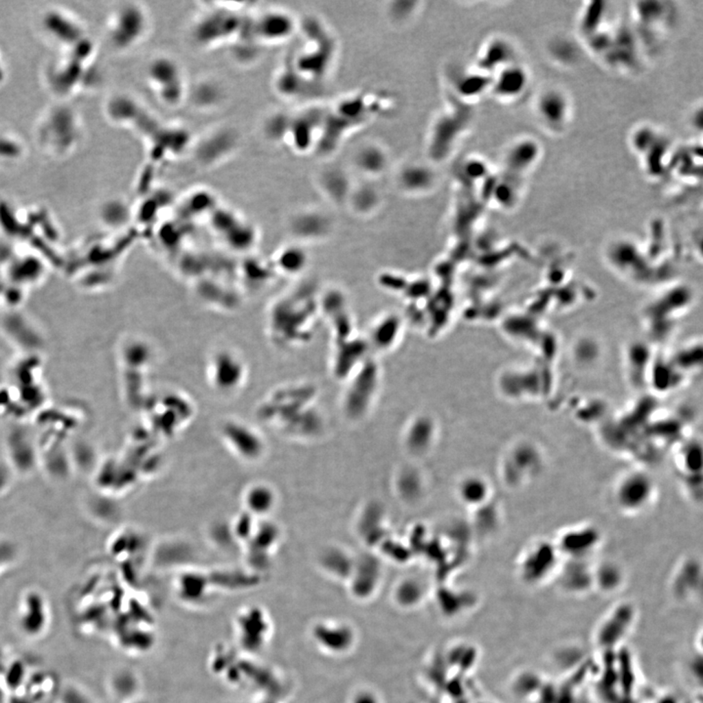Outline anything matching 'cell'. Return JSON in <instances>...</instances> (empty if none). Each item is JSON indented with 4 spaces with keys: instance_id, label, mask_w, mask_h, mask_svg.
Masks as SVG:
<instances>
[{
    "instance_id": "obj_1",
    "label": "cell",
    "mask_w": 703,
    "mask_h": 703,
    "mask_svg": "<svg viewBox=\"0 0 703 703\" xmlns=\"http://www.w3.org/2000/svg\"><path fill=\"white\" fill-rule=\"evenodd\" d=\"M273 621L265 610L247 607L238 612L234 621V634L241 651L249 654L261 653L273 638Z\"/></svg>"
},
{
    "instance_id": "obj_2",
    "label": "cell",
    "mask_w": 703,
    "mask_h": 703,
    "mask_svg": "<svg viewBox=\"0 0 703 703\" xmlns=\"http://www.w3.org/2000/svg\"><path fill=\"white\" fill-rule=\"evenodd\" d=\"M533 113L543 129L554 134L563 133L574 113L570 95L560 87L543 88L533 102Z\"/></svg>"
},
{
    "instance_id": "obj_3",
    "label": "cell",
    "mask_w": 703,
    "mask_h": 703,
    "mask_svg": "<svg viewBox=\"0 0 703 703\" xmlns=\"http://www.w3.org/2000/svg\"><path fill=\"white\" fill-rule=\"evenodd\" d=\"M16 628L25 640L31 642L44 639L52 628V612L48 603L36 593H29L21 599L15 616Z\"/></svg>"
},
{
    "instance_id": "obj_4",
    "label": "cell",
    "mask_w": 703,
    "mask_h": 703,
    "mask_svg": "<svg viewBox=\"0 0 703 703\" xmlns=\"http://www.w3.org/2000/svg\"><path fill=\"white\" fill-rule=\"evenodd\" d=\"M458 101V100H457ZM452 113H445L436 122L431 138V153L436 159H444L451 150L456 138L470 126L473 111L471 105L459 101V106L452 109Z\"/></svg>"
},
{
    "instance_id": "obj_5",
    "label": "cell",
    "mask_w": 703,
    "mask_h": 703,
    "mask_svg": "<svg viewBox=\"0 0 703 703\" xmlns=\"http://www.w3.org/2000/svg\"><path fill=\"white\" fill-rule=\"evenodd\" d=\"M530 69L522 62L513 63L493 76L491 96L501 103H516L526 96L531 87Z\"/></svg>"
},
{
    "instance_id": "obj_6",
    "label": "cell",
    "mask_w": 703,
    "mask_h": 703,
    "mask_svg": "<svg viewBox=\"0 0 703 703\" xmlns=\"http://www.w3.org/2000/svg\"><path fill=\"white\" fill-rule=\"evenodd\" d=\"M542 155V145L537 138L519 137L506 148L503 154L502 171L524 180L526 175L537 168Z\"/></svg>"
},
{
    "instance_id": "obj_7",
    "label": "cell",
    "mask_w": 703,
    "mask_h": 703,
    "mask_svg": "<svg viewBox=\"0 0 703 703\" xmlns=\"http://www.w3.org/2000/svg\"><path fill=\"white\" fill-rule=\"evenodd\" d=\"M148 78L164 103L176 105L185 94L184 81L179 66L172 60L159 58L148 67Z\"/></svg>"
},
{
    "instance_id": "obj_8",
    "label": "cell",
    "mask_w": 703,
    "mask_h": 703,
    "mask_svg": "<svg viewBox=\"0 0 703 703\" xmlns=\"http://www.w3.org/2000/svg\"><path fill=\"white\" fill-rule=\"evenodd\" d=\"M654 482L643 473H629L618 482L616 501L624 511L635 513L646 509L653 500Z\"/></svg>"
},
{
    "instance_id": "obj_9",
    "label": "cell",
    "mask_w": 703,
    "mask_h": 703,
    "mask_svg": "<svg viewBox=\"0 0 703 703\" xmlns=\"http://www.w3.org/2000/svg\"><path fill=\"white\" fill-rule=\"evenodd\" d=\"M59 687L54 673L37 665L24 684L8 695V703H47L54 700Z\"/></svg>"
},
{
    "instance_id": "obj_10",
    "label": "cell",
    "mask_w": 703,
    "mask_h": 703,
    "mask_svg": "<svg viewBox=\"0 0 703 703\" xmlns=\"http://www.w3.org/2000/svg\"><path fill=\"white\" fill-rule=\"evenodd\" d=\"M520 61L516 45L506 36H495L484 41L476 56L475 68L493 76L498 71Z\"/></svg>"
},
{
    "instance_id": "obj_11",
    "label": "cell",
    "mask_w": 703,
    "mask_h": 703,
    "mask_svg": "<svg viewBox=\"0 0 703 703\" xmlns=\"http://www.w3.org/2000/svg\"><path fill=\"white\" fill-rule=\"evenodd\" d=\"M559 554L560 552L556 544L553 545L543 540L533 543L524 550L522 557V572L524 577H531L530 580H537V577L548 574L553 568H555Z\"/></svg>"
},
{
    "instance_id": "obj_12",
    "label": "cell",
    "mask_w": 703,
    "mask_h": 703,
    "mask_svg": "<svg viewBox=\"0 0 703 703\" xmlns=\"http://www.w3.org/2000/svg\"><path fill=\"white\" fill-rule=\"evenodd\" d=\"M454 98L471 105V101L489 93L493 76L480 69H457L451 76Z\"/></svg>"
},
{
    "instance_id": "obj_13",
    "label": "cell",
    "mask_w": 703,
    "mask_h": 703,
    "mask_svg": "<svg viewBox=\"0 0 703 703\" xmlns=\"http://www.w3.org/2000/svg\"><path fill=\"white\" fill-rule=\"evenodd\" d=\"M312 635L320 648L334 654L349 651L355 641V634L350 626L328 621L317 623Z\"/></svg>"
},
{
    "instance_id": "obj_14",
    "label": "cell",
    "mask_w": 703,
    "mask_h": 703,
    "mask_svg": "<svg viewBox=\"0 0 703 703\" xmlns=\"http://www.w3.org/2000/svg\"><path fill=\"white\" fill-rule=\"evenodd\" d=\"M397 183L401 191L407 194H425L435 187L437 175L428 164L410 162L397 174Z\"/></svg>"
},
{
    "instance_id": "obj_15",
    "label": "cell",
    "mask_w": 703,
    "mask_h": 703,
    "mask_svg": "<svg viewBox=\"0 0 703 703\" xmlns=\"http://www.w3.org/2000/svg\"><path fill=\"white\" fill-rule=\"evenodd\" d=\"M598 542L597 531L589 528H577L566 531L556 546L560 553L561 552L574 560L581 561L595 551Z\"/></svg>"
},
{
    "instance_id": "obj_16",
    "label": "cell",
    "mask_w": 703,
    "mask_h": 703,
    "mask_svg": "<svg viewBox=\"0 0 703 703\" xmlns=\"http://www.w3.org/2000/svg\"><path fill=\"white\" fill-rule=\"evenodd\" d=\"M354 164L359 172L368 177H377L387 170L390 157L387 150L378 144L361 146L354 157Z\"/></svg>"
},
{
    "instance_id": "obj_17",
    "label": "cell",
    "mask_w": 703,
    "mask_h": 703,
    "mask_svg": "<svg viewBox=\"0 0 703 703\" xmlns=\"http://www.w3.org/2000/svg\"><path fill=\"white\" fill-rule=\"evenodd\" d=\"M667 2H639L634 8L636 20L640 27L649 31L667 27L670 25L673 9L668 7Z\"/></svg>"
},
{
    "instance_id": "obj_18",
    "label": "cell",
    "mask_w": 703,
    "mask_h": 703,
    "mask_svg": "<svg viewBox=\"0 0 703 703\" xmlns=\"http://www.w3.org/2000/svg\"><path fill=\"white\" fill-rule=\"evenodd\" d=\"M260 34L269 41H284L291 36L295 23L287 14L274 13L265 15L259 24Z\"/></svg>"
},
{
    "instance_id": "obj_19",
    "label": "cell",
    "mask_w": 703,
    "mask_h": 703,
    "mask_svg": "<svg viewBox=\"0 0 703 703\" xmlns=\"http://www.w3.org/2000/svg\"><path fill=\"white\" fill-rule=\"evenodd\" d=\"M322 186L329 198L338 203L347 201L351 194L353 186L344 171L340 169H331L326 171L322 177Z\"/></svg>"
},
{
    "instance_id": "obj_20",
    "label": "cell",
    "mask_w": 703,
    "mask_h": 703,
    "mask_svg": "<svg viewBox=\"0 0 703 703\" xmlns=\"http://www.w3.org/2000/svg\"><path fill=\"white\" fill-rule=\"evenodd\" d=\"M459 179L469 184L481 182L484 184L493 173L486 159L480 157H470L461 162L458 168Z\"/></svg>"
},
{
    "instance_id": "obj_21",
    "label": "cell",
    "mask_w": 703,
    "mask_h": 703,
    "mask_svg": "<svg viewBox=\"0 0 703 703\" xmlns=\"http://www.w3.org/2000/svg\"><path fill=\"white\" fill-rule=\"evenodd\" d=\"M348 203H351L349 204L353 205L354 210L366 213L372 210L373 208H377V204L379 203V194H378L377 190L371 186L363 185L358 188L353 187Z\"/></svg>"
},
{
    "instance_id": "obj_22",
    "label": "cell",
    "mask_w": 703,
    "mask_h": 703,
    "mask_svg": "<svg viewBox=\"0 0 703 703\" xmlns=\"http://www.w3.org/2000/svg\"><path fill=\"white\" fill-rule=\"evenodd\" d=\"M245 504L252 512L267 513L274 506V493L269 487H253L245 495Z\"/></svg>"
},
{
    "instance_id": "obj_23",
    "label": "cell",
    "mask_w": 703,
    "mask_h": 703,
    "mask_svg": "<svg viewBox=\"0 0 703 703\" xmlns=\"http://www.w3.org/2000/svg\"><path fill=\"white\" fill-rule=\"evenodd\" d=\"M55 703H94L89 691L78 683L60 686L54 698Z\"/></svg>"
},
{
    "instance_id": "obj_24",
    "label": "cell",
    "mask_w": 703,
    "mask_h": 703,
    "mask_svg": "<svg viewBox=\"0 0 703 703\" xmlns=\"http://www.w3.org/2000/svg\"><path fill=\"white\" fill-rule=\"evenodd\" d=\"M423 598V588L417 581L403 582L396 591V600L403 607H412L419 604Z\"/></svg>"
},
{
    "instance_id": "obj_25",
    "label": "cell",
    "mask_w": 703,
    "mask_h": 703,
    "mask_svg": "<svg viewBox=\"0 0 703 703\" xmlns=\"http://www.w3.org/2000/svg\"><path fill=\"white\" fill-rule=\"evenodd\" d=\"M487 487L486 482L480 479H470L464 482L462 498L470 503H480L487 498Z\"/></svg>"
},
{
    "instance_id": "obj_26",
    "label": "cell",
    "mask_w": 703,
    "mask_h": 703,
    "mask_svg": "<svg viewBox=\"0 0 703 703\" xmlns=\"http://www.w3.org/2000/svg\"><path fill=\"white\" fill-rule=\"evenodd\" d=\"M352 703H380V700L373 691H361L353 698Z\"/></svg>"
},
{
    "instance_id": "obj_27",
    "label": "cell",
    "mask_w": 703,
    "mask_h": 703,
    "mask_svg": "<svg viewBox=\"0 0 703 703\" xmlns=\"http://www.w3.org/2000/svg\"><path fill=\"white\" fill-rule=\"evenodd\" d=\"M0 703H8V693L0 679Z\"/></svg>"
}]
</instances>
